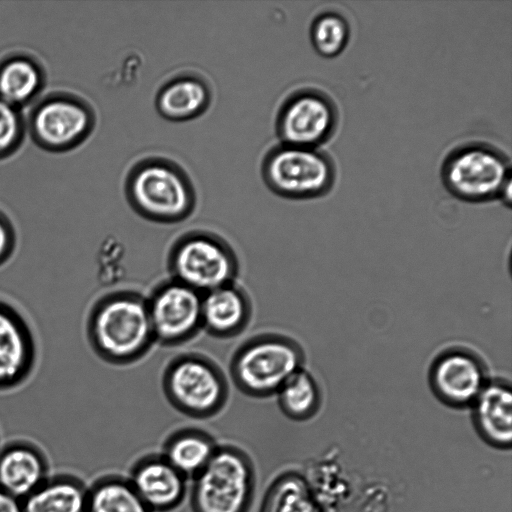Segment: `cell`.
<instances>
[{
	"instance_id": "9c48e42d",
	"label": "cell",
	"mask_w": 512,
	"mask_h": 512,
	"mask_svg": "<svg viewBox=\"0 0 512 512\" xmlns=\"http://www.w3.org/2000/svg\"><path fill=\"white\" fill-rule=\"evenodd\" d=\"M203 294L170 278L158 284L147 305L155 338L165 346H178L202 329Z\"/></svg>"
},
{
	"instance_id": "2e32d148",
	"label": "cell",
	"mask_w": 512,
	"mask_h": 512,
	"mask_svg": "<svg viewBox=\"0 0 512 512\" xmlns=\"http://www.w3.org/2000/svg\"><path fill=\"white\" fill-rule=\"evenodd\" d=\"M92 122V114L83 104L56 99L37 110L33 126L37 137L44 144L65 147L86 136Z\"/></svg>"
},
{
	"instance_id": "7402d4cb",
	"label": "cell",
	"mask_w": 512,
	"mask_h": 512,
	"mask_svg": "<svg viewBox=\"0 0 512 512\" xmlns=\"http://www.w3.org/2000/svg\"><path fill=\"white\" fill-rule=\"evenodd\" d=\"M258 512H316L305 480L294 471L276 476L267 487Z\"/></svg>"
},
{
	"instance_id": "30bf717a",
	"label": "cell",
	"mask_w": 512,
	"mask_h": 512,
	"mask_svg": "<svg viewBox=\"0 0 512 512\" xmlns=\"http://www.w3.org/2000/svg\"><path fill=\"white\" fill-rule=\"evenodd\" d=\"M338 111L334 101L325 92L300 89L282 104L276 129L284 144L318 148L334 135Z\"/></svg>"
},
{
	"instance_id": "52a82bcc",
	"label": "cell",
	"mask_w": 512,
	"mask_h": 512,
	"mask_svg": "<svg viewBox=\"0 0 512 512\" xmlns=\"http://www.w3.org/2000/svg\"><path fill=\"white\" fill-rule=\"evenodd\" d=\"M171 278L205 294L234 283L239 260L233 248L220 236L191 231L179 237L168 253Z\"/></svg>"
},
{
	"instance_id": "44dd1931",
	"label": "cell",
	"mask_w": 512,
	"mask_h": 512,
	"mask_svg": "<svg viewBox=\"0 0 512 512\" xmlns=\"http://www.w3.org/2000/svg\"><path fill=\"white\" fill-rule=\"evenodd\" d=\"M87 512H152L127 476L107 473L88 485Z\"/></svg>"
},
{
	"instance_id": "e0dca14e",
	"label": "cell",
	"mask_w": 512,
	"mask_h": 512,
	"mask_svg": "<svg viewBox=\"0 0 512 512\" xmlns=\"http://www.w3.org/2000/svg\"><path fill=\"white\" fill-rule=\"evenodd\" d=\"M473 406V421L482 438L492 446L510 448L512 442V390L505 379H491Z\"/></svg>"
},
{
	"instance_id": "7c38bea8",
	"label": "cell",
	"mask_w": 512,
	"mask_h": 512,
	"mask_svg": "<svg viewBox=\"0 0 512 512\" xmlns=\"http://www.w3.org/2000/svg\"><path fill=\"white\" fill-rule=\"evenodd\" d=\"M36 352L27 320L15 307L0 300V391L16 388L28 379Z\"/></svg>"
},
{
	"instance_id": "4316f807",
	"label": "cell",
	"mask_w": 512,
	"mask_h": 512,
	"mask_svg": "<svg viewBox=\"0 0 512 512\" xmlns=\"http://www.w3.org/2000/svg\"><path fill=\"white\" fill-rule=\"evenodd\" d=\"M19 129V118L13 105L0 99V153L14 145Z\"/></svg>"
},
{
	"instance_id": "ba28073f",
	"label": "cell",
	"mask_w": 512,
	"mask_h": 512,
	"mask_svg": "<svg viewBox=\"0 0 512 512\" xmlns=\"http://www.w3.org/2000/svg\"><path fill=\"white\" fill-rule=\"evenodd\" d=\"M262 173L274 193L289 199L322 197L336 180V167L329 155L318 148L284 143L268 152Z\"/></svg>"
},
{
	"instance_id": "3957f363",
	"label": "cell",
	"mask_w": 512,
	"mask_h": 512,
	"mask_svg": "<svg viewBox=\"0 0 512 512\" xmlns=\"http://www.w3.org/2000/svg\"><path fill=\"white\" fill-rule=\"evenodd\" d=\"M303 362V350L295 340L277 333H263L237 348L229 370L232 382L243 394L266 398L275 395L303 368Z\"/></svg>"
},
{
	"instance_id": "603a6c76",
	"label": "cell",
	"mask_w": 512,
	"mask_h": 512,
	"mask_svg": "<svg viewBox=\"0 0 512 512\" xmlns=\"http://www.w3.org/2000/svg\"><path fill=\"white\" fill-rule=\"evenodd\" d=\"M276 394L281 411L296 421L312 417L318 411L321 402L317 382L303 368L294 373Z\"/></svg>"
},
{
	"instance_id": "5b68a950",
	"label": "cell",
	"mask_w": 512,
	"mask_h": 512,
	"mask_svg": "<svg viewBox=\"0 0 512 512\" xmlns=\"http://www.w3.org/2000/svg\"><path fill=\"white\" fill-rule=\"evenodd\" d=\"M168 402L194 419L218 415L229 397L227 378L209 357L195 352L179 354L165 368L162 380Z\"/></svg>"
},
{
	"instance_id": "d6986e66",
	"label": "cell",
	"mask_w": 512,
	"mask_h": 512,
	"mask_svg": "<svg viewBox=\"0 0 512 512\" xmlns=\"http://www.w3.org/2000/svg\"><path fill=\"white\" fill-rule=\"evenodd\" d=\"M219 444L207 431L197 427L179 428L165 439L161 454L188 480L211 460Z\"/></svg>"
},
{
	"instance_id": "277c9868",
	"label": "cell",
	"mask_w": 512,
	"mask_h": 512,
	"mask_svg": "<svg viewBox=\"0 0 512 512\" xmlns=\"http://www.w3.org/2000/svg\"><path fill=\"white\" fill-rule=\"evenodd\" d=\"M126 193L140 216L157 223L185 220L195 206V193L188 176L164 159L139 162L129 173Z\"/></svg>"
},
{
	"instance_id": "f1b7e54d",
	"label": "cell",
	"mask_w": 512,
	"mask_h": 512,
	"mask_svg": "<svg viewBox=\"0 0 512 512\" xmlns=\"http://www.w3.org/2000/svg\"><path fill=\"white\" fill-rule=\"evenodd\" d=\"M0 512H23L22 501L0 489Z\"/></svg>"
},
{
	"instance_id": "83f0119b",
	"label": "cell",
	"mask_w": 512,
	"mask_h": 512,
	"mask_svg": "<svg viewBox=\"0 0 512 512\" xmlns=\"http://www.w3.org/2000/svg\"><path fill=\"white\" fill-rule=\"evenodd\" d=\"M16 237L12 226L0 216V266L5 264L14 254Z\"/></svg>"
},
{
	"instance_id": "cb8c5ba5",
	"label": "cell",
	"mask_w": 512,
	"mask_h": 512,
	"mask_svg": "<svg viewBox=\"0 0 512 512\" xmlns=\"http://www.w3.org/2000/svg\"><path fill=\"white\" fill-rule=\"evenodd\" d=\"M310 39L316 52L327 58L338 56L350 39L349 23L335 11L318 14L310 27Z\"/></svg>"
},
{
	"instance_id": "5bb4252c",
	"label": "cell",
	"mask_w": 512,
	"mask_h": 512,
	"mask_svg": "<svg viewBox=\"0 0 512 512\" xmlns=\"http://www.w3.org/2000/svg\"><path fill=\"white\" fill-rule=\"evenodd\" d=\"M52 473L46 451L36 442L14 438L0 445V489L23 500Z\"/></svg>"
},
{
	"instance_id": "8fae6325",
	"label": "cell",
	"mask_w": 512,
	"mask_h": 512,
	"mask_svg": "<svg viewBox=\"0 0 512 512\" xmlns=\"http://www.w3.org/2000/svg\"><path fill=\"white\" fill-rule=\"evenodd\" d=\"M429 379L438 399L458 408L472 405L489 381L483 360L463 347H452L439 354Z\"/></svg>"
},
{
	"instance_id": "4fadbf2b",
	"label": "cell",
	"mask_w": 512,
	"mask_h": 512,
	"mask_svg": "<svg viewBox=\"0 0 512 512\" xmlns=\"http://www.w3.org/2000/svg\"><path fill=\"white\" fill-rule=\"evenodd\" d=\"M127 477L152 512H172L185 501L188 479L161 453L138 458Z\"/></svg>"
},
{
	"instance_id": "f546056e",
	"label": "cell",
	"mask_w": 512,
	"mask_h": 512,
	"mask_svg": "<svg viewBox=\"0 0 512 512\" xmlns=\"http://www.w3.org/2000/svg\"><path fill=\"white\" fill-rule=\"evenodd\" d=\"M0 445H1V441H0Z\"/></svg>"
},
{
	"instance_id": "9a60e30c",
	"label": "cell",
	"mask_w": 512,
	"mask_h": 512,
	"mask_svg": "<svg viewBox=\"0 0 512 512\" xmlns=\"http://www.w3.org/2000/svg\"><path fill=\"white\" fill-rule=\"evenodd\" d=\"M251 316L250 297L235 282L203 294L202 329L213 337H236L246 329Z\"/></svg>"
},
{
	"instance_id": "ffe728a7",
	"label": "cell",
	"mask_w": 512,
	"mask_h": 512,
	"mask_svg": "<svg viewBox=\"0 0 512 512\" xmlns=\"http://www.w3.org/2000/svg\"><path fill=\"white\" fill-rule=\"evenodd\" d=\"M210 99V89L202 79L182 75L160 89L156 107L165 119L181 122L201 115L208 108Z\"/></svg>"
},
{
	"instance_id": "6da1fadb",
	"label": "cell",
	"mask_w": 512,
	"mask_h": 512,
	"mask_svg": "<svg viewBox=\"0 0 512 512\" xmlns=\"http://www.w3.org/2000/svg\"><path fill=\"white\" fill-rule=\"evenodd\" d=\"M87 336L95 353L108 363L140 360L155 343L147 298L126 289L103 295L89 313Z\"/></svg>"
},
{
	"instance_id": "8992f818",
	"label": "cell",
	"mask_w": 512,
	"mask_h": 512,
	"mask_svg": "<svg viewBox=\"0 0 512 512\" xmlns=\"http://www.w3.org/2000/svg\"><path fill=\"white\" fill-rule=\"evenodd\" d=\"M446 189L460 200L480 203L500 198L511 184L509 160L498 148L472 142L454 148L441 166Z\"/></svg>"
},
{
	"instance_id": "d4e9b609",
	"label": "cell",
	"mask_w": 512,
	"mask_h": 512,
	"mask_svg": "<svg viewBox=\"0 0 512 512\" xmlns=\"http://www.w3.org/2000/svg\"><path fill=\"white\" fill-rule=\"evenodd\" d=\"M39 84V71L28 60L13 59L0 69V99L11 105L29 99Z\"/></svg>"
},
{
	"instance_id": "484cf974",
	"label": "cell",
	"mask_w": 512,
	"mask_h": 512,
	"mask_svg": "<svg viewBox=\"0 0 512 512\" xmlns=\"http://www.w3.org/2000/svg\"><path fill=\"white\" fill-rule=\"evenodd\" d=\"M123 249L115 240H106L98 252V278L104 285L113 284L120 278V261Z\"/></svg>"
},
{
	"instance_id": "ac0fdd59",
	"label": "cell",
	"mask_w": 512,
	"mask_h": 512,
	"mask_svg": "<svg viewBox=\"0 0 512 512\" xmlns=\"http://www.w3.org/2000/svg\"><path fill=\"white\" fill-rule=\"evenodd\" d=\"M88 484L70 472H52L22 500L23 512H87Z\"/></svg>"
},
{
	"instance_id": "7a4b0ae2",
	"label": "cell",
	"mask_w": 512,
	"mask_h": 512,
	"mask_svg": "<svg viewBox=\"0 0 512 512\" xmlns=\"http://www.w3.org/2000/svg\"><path fill=\"white\" fill-rule=\"evenodd\" d=\"M192 512H250L257 487L255 463L243 448L219 444L209 463L191 479Z\"/></svg>"
}]
</instances>
